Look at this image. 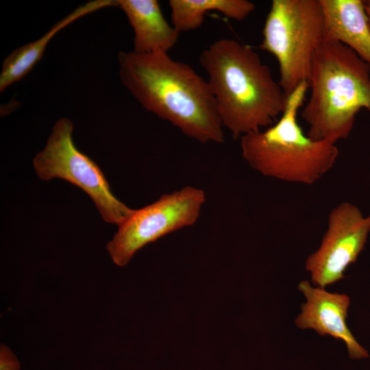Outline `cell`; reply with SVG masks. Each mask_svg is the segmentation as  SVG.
<instances>
[{
    "label": "cell",
    "mask_w": 370,
    "mask_h": 370,
    "mask_svg": "<svg viewBox=\"0 0 370 370\" xmlns=\"http://www.w3.org/2000/svg\"><path fill=\"white\" fill-rule=\"evenodd\" d=\"M121 81L147 110L202 143H222L223 125L207 80L168 53H118Z\"/></svg>",
    "instance_id": "cell-1"
},
{
    "label": "cell",
    "mask_w": 370,
    "mask_h": 370,
    "mask_svg": "<svg viewBox=\"0 0 370 370\" xmlns=\"http://www.w3.org/2000/svg\"><path fill=\"white\" fill-rule=\"evenodd\" d=\"M199 60L208 74L223 127L233 138L278 121L287 97L251 47L234 39L217 40L201 51Z\"/></svg>",
    "instance_id": "cell-2"
},
{
    "label": "cell",
    "mask_w": 370,
    "mask_h": 370,
    "mask_svg": "<svg viewBox=\"0 0 370 370\" xmlns=\"http://www.w3.org/2000/svg\"><path fill=\"white\" fill-rule=\"evenodd\" d=\"M309 88L301 117L314 140L336 144L349 136L361 109L370 112V65L338 41L323 40L316 51Z\"/></svg>",
    "instance_id": "cell-3"
},
{
    "label": "cell",
    "mask_w": 370,
    "mask_h": 370,
    "mask_svg": "<svg viewBox=\"0 0 370 370\" xmlns=\"http://www.w3.org/2000/svg\"><path fill=\"white\" fill-rule=\"evenodd\" d=\"M309 84L287 97L284 110L273 125L240 138L242 155L255 171L282 181L312 185L334 166L339 151L335 144L304 134L297 120Z\"/></svg>",
    "instance_id": "cell-4"
},
{
    "label": "cell",
    "mask_w": 370,
    "mask_h": 370,
    "mask_svg": "<svg viewBox=\"0 0 370 370\" xmlns=\"http://www.w3.org/2000/svg\"><path fill=\"white\" fill-rule=\"evenodd\" d=\"M324 15L320 0H273L260 48L276 58L280 86L288 97L304 82L309 84L316 51L324 40Z\"/></svg>",
    "instance_id": "cell-5"
},
{
    "label": "cell",
    "mask_w": 370,
    "mask_h": 370,
    "mask_svg": "<svg viewBox=\"0 0 370 370\" xmlns=\"http://www.w3.org/2000/svg\"><path fill=\"white\" fill-rule=\"evenodd\" d=\"M73 130L69 119L60 118L54 123L45 147L33 160L34 170L43 180L60 178L82 189L104 221L118 226L133 209L114 195L99 166L76 147Z\"/></svg>",
    "instance_id": "cell-6"
},
{
    "label": "cell",
    "mask_w": 370,
    "mask_h": 370,
    "mask_svg": "<svg viewBox=\"0 0 370 370\" xmlns=\"http://www.w3.org/2000/svg\"><path fill=\"white\" fill-rule=\"evenodd\" d=\"M205 201L206 193L202 189L187 186L133 210L118 225L117 232L106 245L112 261L119 267H125L144 246L194 225Z\"/></svg>",
    "instance_id": "cell-7"
},
{
    "label": "cell",
    "mask_w": 370,
    "mask_h": 370,
    "mask_svg": "<svg viewBox=\"0 0 370 370\" xmlns=\"http://www.w3.org/2000/svg\"><path fill=\"white\" fill-rule=\"evenodd\" d=\"M370 233V214L365 216L353 204L343 201L330 212L319 247L306 260L314 285L325 288L345 278L355 263Z\"/></svg>",
    "instance_id": "cell-8"
},
{
    "label": "cell",
    "mask_w": 370,
    "mask_h": 370,
    "mask_svg": "<svg viewBox=\"0 0 370 370\" xmlns=\"http://www.w3.org/2000/svg\"><path fill=\"white\" fill-rule=\"evenodd\" d=\"M298 289L306 302L301 304V312L295 321L297 328L312 329L321 336L328 335L343 341L352 358L369 356L367 351L358 343L347 325L350 299L346 294L330 293L324 288L314 287L308 280L299 282Z\"/></svg>",
    "instance_id": "cell-9"
},
{
    "label": "cell",
    "mask_w": 370,
    "mask_h": 370,
    "mask_svg": "<svg viewBox=\"0 0 370 370\" xmlns=\"http://www.w3.org/2000/svg\"><path fill=\"white\" fill-rule=\"evenodd\" d=\"M324 40L338 41L370 65V27L365 1L320 0Z\"/></svg>",
    "instance_id": "cell-10"
},
{
    "label": "cell",
    "mask_w": 370,
    "mask_h": 370,
    "mask_svg": "<svg viewBox=\"0 0 370 370\" xmlns=\"http://www.w3.org/2000/svg\"><path fill=\"white\" fill-rule=\"evenodd\" d=\"M134 31V51L168 53L180 33L169 25L157 0H117Z\"/></svg>",
    "instance_id": "cell-11"
},
{
    "label": "cell",
    "mask_w": 370,
    "mask_h": 370,
    "mask_svg": "<svg viewBox=\"0 0 370 370\" xmlns=\"http://www.w3.org/2000/svg\"><path fill=\"white\" fill-rule=\"evenodd\" d=\"M108 7H118L117 0L89 1L55 23L45 34L35 41L14 50L2 64L0 73V91L3 92L12 84L26 76L42 58L50 40L62 29L80 18Z\"/></svg>",
    "instance_id": "cell-12"
},
{
    "label": "cell",
    "mask_w": 370,
    "mask_h": 370,
    "mask_svg": "<svg viewBox=\"0 0 370 370\" xmlns=\"http://www.w3.org/2000/svg\"><path fill=\"white\" fill-rule=\"evenodd\" d=\"M172 25L181 34L198 29L205 14L217 11L227 18L242 21L255 9L248 0H170Z\"/></svg>",
    "instance_id": "cell-13"
},
{
    "label": "cell",
    "mask_w": 370,
    "mask_h": 370,
    "mask_svg": "<svg viewBox=\"0 0 370 370\" xmlns=\"http://www.w3.org/2000/svg\"><path fill=\"white\" fill-rule=\"evenodd\" d=\"M21 365L16 356L5 345L0 347V370H20Z\"/></svg>",
    "instance_id": "cell-14"
},
{
    "label": "cell",
    "mask_w": 370,
    "mask_h": 370,
    "mask_svg": "<svg viewBox=\"0 0 370 370\" xmlns=\"http://www.w3.org/2000/svg\"><path fill=\"white\" fill-rule=\"evenodd\" d=\"M365 11L368 18L369 25L370 27V0L365 1Z\"/></svg>",
    "instance_id": "cell-15"
}]
</instances>
